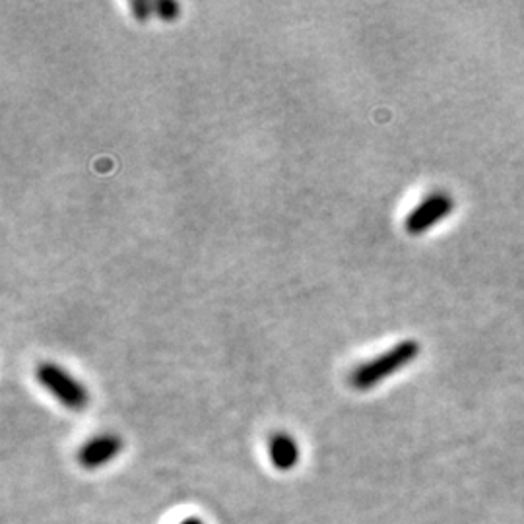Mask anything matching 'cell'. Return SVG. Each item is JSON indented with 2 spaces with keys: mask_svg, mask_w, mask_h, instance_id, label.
<instances>
[{
  "mask_svg": "<svg viewBox=\"0 0 524 524\" xmlns=\"http://www.w3.org/2000/svg\"><path fill=\"white\" fill-rule=\"evenodd\" d=\"M420 354H422V344L418 340L414 338L400 340L393 348L385 350L373 360L358 365L350 375V385L356 391H371L373 387L381 385L385 379L393 377L400 369L418 360Z\"/></svg>",
  "mask_w": 524,
  "mask_h": 524,
  "instance_id": "1",
  "label": "cell"
},
{
  "mask_svg": "<svg viewBox=\"0 0 524 524\" xmlns=\"http://www.w3.org/2000/svg\"><path fill=\"white\" fill-rule=\"evenodd\" d=\"M35 379L49 394H53L65 408L84 412L90 404V393L84 383L74 379L66 369L53 361H41L35 367Z\"/></svg>",
  "mask_w": 524,
  "mask_h": 524,
  "instance_id": "2",
  "label": "cell"
},
{
  "mask_svg": "<svg viewBox=\"0 0 524 524\" xmlns=\"http://www.w3.org/2000/svg\"><path fill=\"white\" fill-rule=\"evenodd\" d=\"M455 212V198L445 191L427 195L404 220V230L410 235H424L431 228L439 226L449 214Z\"/></svg>",
  "mask_w": 524,
  "mask_h": 524,
  "instance_id": "3",
  "label": "cell"
},
{
  "mask_svg": "<svg viewBox=\"0 0 524 524\" xmlns=\"http://www.w3.org/2000/svg\"><path fill=\"white\" fill-rule=\"evenodd\" d=\"M121 451H123V439L115 433H103V435L90 439L80 449L78 462L88 470H96V468H101L103 464L117 459Z\"/></svg>",
  "mask_w": 524,
  "mask_h": 524,
  "instance_id": "4",
  "label": "cell"
},
{
  "mask_svg": "<svg viewBox=\"0 0 524 524\" xmlns=\"http://www.w3.org/2000/svg\"><path fill=\"white\" fill-rule=\"evenodd\" d=\"M268 453H270L272 464L278 470H282V472L292 470L295 464L299 462V445H297V441L290 433H284V431L282 433H274L270 437Z\"/></svg>",
  "mask_w": 524,
  "mask_h": 524,
  "instance_id": "5",
  "label": "cell"
},
{
  "mask_svg": "<svg viewBox=\"0 0 524 524\" xmlns=\"http://www.w3.org/2000/svg\"><path fill=\"white\" fill-rule=\"evenodd\" d=\"M154 12L165 22H171V20H177L181 6L177 2H171V0H160V2L154 4Z\"/></svg>",
  "mask_w": 524,
  "mask_h": 524,
  "instance_id": "6",
  "label": "cell"
},
{
  "mask_svg": "<svg viewBox=\"0 0 524 524\" xmlns=\"http://www.w3.org/2000/svg\"><path fill=\"white\" fill-rule=\"evenodd\" d=\"M132 12L136 16V20L140 22H146L152 14H154V4L148 2V0H136V2H131Z\"/></svg>",
  "mask_w": 524,
  "mask_h": 524,
  "instance_id": "7",
  "label": "cell"
},
{
  "mask_svg": "<svg viewBox=\"0 0 524 524\" xmlns=\"http://www.w3.org/2000/svg\"><path fill=\"white\" fill-rule=\"evenodd\" d=\"M181 524H202L200 521H197V519H189V521H185V523Z\"/></svg>",
  "mask_w": 524,
  "mask_h": 524,
  "instance_id": "8",
  "label": "cell"
}]
</instances>
